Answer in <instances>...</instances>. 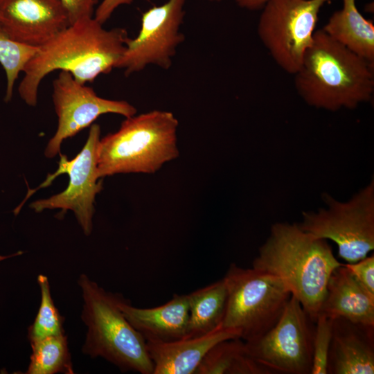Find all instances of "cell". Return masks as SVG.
I'll use <instances>...</instances> for the list:
<instances>
[{
    "instance_id": "1",
    "label": "cell",
    "mask_w": 374,
    "mask_h": 374,
    "mask_svg": "<svg viewBox=\"0 0 374 374\" xmlns=\"http://www.w3.org/2000/svg\"><path fill=\"white\" fill-rule=\"evenodd\" d=\"M128 38L126 29H105L93 17L70 24L39 47L26 64L18 87L21 98L35 107L40 83L57 70L70 73L82 84L109 73L116 68Z\"/></svg>"
},
{
    "instance_id": "2",
    "label": "cell",
    "mask_w": 374,
    "mask_h": 374,
    "mask_svg": "<svg viewBox=\"0 0 374 374\" xmlns=\"http://www.w3.org/2000/svg\"><path fill=\"white\" fill-rule=\"evenodd\" d=\"M341 264L326 240L299 224L278 222L271 226L252 267L280 278L315 322L329 278Z\"/></svg>"
},
{
    "instance_id": "3",
    "label": "cell",
    "mask_w": 374,
    "mask_h": 374,
    "mask_svg": "<svg viewBox=\"0 0 374 374\" xmlns=\"http://www.w3.org/2000/svg\"><path fill=\"white\" fill-rule=\"evenodd\" d=\"M294 87L306 104L318 109H353L370 101L374 92V64L339 44L323 29L294 74Z\"/></svg>"
},
{
    "instance_id": "4",
    "label": "cell",
    "mask_w": 374,
    "mask_h": 374,
    "mask_svg": "<svg viewBox=\"0 0 374 374\" xmlns=\"http://www.w3.org/2000/svg\"><path fill=\"white\" fill-rule=\"evenodd\" d=\"M179 122L170 112L153 110L125 118L119 129L100 139L98 176L153 174L179 155Z\"/></svg>"
},
{
    "instance_id": "5",
    "label": "cell",
    "mask_w": 374,
    "mask_h": 374,
    "mask_svg": "<svg viewBox=\"0 0 374 374\" xmlns=\"http://www.w3.org/2000/svg\"><path fill=\"white\" fill-rule=\"evenodd\" d=\"M78 284L84 302L81 318L87 327L83 353L103 357L121 371L153 374L146 341L121 310V296L105 291L85 274L80 275Z\"/></svg>"
},
{
    "instance_id": "6",
    "label": "cell",
    "mask_w": 374,
    "mask_h": 374,
    "mask_svg": "<svg viewBox=\"0 0 374 374\" xmlns=\"http://www.w3.org/2000/svg\"><path fill=\"white\" fill-rule=\"evenodd\" d=\"M224 280L228 297L222 326L239 331L240 339H257L277 323L292 294L278 277L231 264Z\"/></svg>"
},
{
    "instance_id": "7",
    "label": "cell",
    "mask_w": 374,
    "mask_h": 374,
    "mask_svg": "<svg viewBox=\"0 0 374 374\" xmlns=\"http://www.w3.org/2000/svg\"><path fill=\"white\" fill-rule=\"evenodd\" d=\"M326 208L304 211L299 226L313 235L334 242L339 256L355 262L374 249V181L346 202L322 195Z\"/></svg>"
},
{
    "instance_id": "8",
    "label": "cell",
    "mask_w": 374,
    "mask_h": 374,
    "mask_svg": "<svg viewBox=\"0 0 374 374\" xmlns=\"http://www.w3.org/2000/svg\"><path fill=\"white\" fill-rule=\"evenodd\" d=\"M332 0H268L257 32L274 62L294 74L313 39L319 13Z\"/></svg>"
},
{
    "instance_id": "9",
    "label": "cell",
    "mask_w": 374,
    "mask_h": 374,
    "mask_svg": "<svg viewBox=\"0 0 374 374\" xmlns=\"http://www.w3.org/2000/svg\"><path fill=\"white\" fill-rule=\"evenodd\" d=\"M315 322L292 295L268 332L244 341L249 354L271 373L311 374Z\"/></svg>"
},
{
    "instance_id": "10",
    "label": "cell",
    "mask_w": 374,
    "mask_h": 374,
    "mask_svg": "<svg viewBox=\"0 0 374 374\" xmlns=\"http://www.w3.org/2000/svg\"><path fill=\"white\" fill-rule=\"evenodd\" d=\"M100 127L91 125L87 139L81 151L71 160L60 153L58 169L39 187H46L57 176L66 173L69 184L66 189L48 198L32 202L30 207L35 212L48 209H61L59 215L72 211L85 235L91 234L96 196L103 189V181L98 176V146Z\"/></svg>"
},
{
    "instance_id": "11",
    "label": "cell",
    "mask_w": 374,
    "mask_h": 374,
    "mask_svg": "<svg viewBox=\"0 0 374 374\" xmlns=\"http://www.w3.org/2000/svg\"><path fill=\"white\" fill-rule=\"evenodd\" d=\"M186 0H168L142 13L138 35L128 38L125 51L116 68L126 75L156 65L168 69L172 64L177 48L184 39L180 28L185 15Z\"/></svg>"
},
{
    "instance_id": "12",
    "label": "cell",
    "mask_w": 374,
    "mask_h": 374,
    "mask_svg": "<svg viewBox=\"0 0 374 374\" xmlns=\"http://www.w3.org/2000/svg\"><path fill=\"white\" fill-rule=\"evenodd\" d=\"M52 99L57 127L45 149L48 158L60 154L65 139L91 125L100 116L116 114L128 118L136 114V107L128 102L102 98L93 88L79 82L64 71H60L53 82Z\"/></svg>"
},
{
    "instance_id": "13",
    "label": "cell",
    "mask_w": 374,
    "mask_h": 374,
    "mask_svg": "<svg viewBox=\"0 0 374 374\" xmlns=\"http://www.w3.org/2000/svg\"><path fill=\"white\" fill-rule=\"evenodd\" d=\"M0 24L14 40L37 48L70 25L60 0H0Z\"/></svg>"
},
{
    "instance_id": "14",
    "label": "cell",
    "mask_w": 374,
    "mask_h": 374,
    "mask_svg": "<svg viewBox=\"0 0 374 374\" xmlns=\"http://www.w3.org/2000/svg\"><path fill=\"white\" fill-rule=\"evenodd\" d=\"M374 373V326L332 319L327 374Z\"/></svg>"
},
{
    "instance_id": "15",
    "label": "cell",
    "mask_w": 374,
    "mask_h": 374,
    "mask_svg": "<svg viewBox=\"0 0 374 374\" xmlns=\"http://www.w3.org/2000/svg\"><path fill=\"white\" fill-rule=\"evenodd\" d=\"M240 338L238 330L224 328L197 337L171 342L146 341L153 374H195L204 356L217 343Z\"/></svg>"
},
{
    "instance_id": "16",
    "label": "cell",
    "mask_w": 374,
    "mask_h": 374,
    "mask_svg": "<svg viewBox=\"0 0 374 374\" xmlns=\"http://www.w3.org/2000/svg\"><path fill=\"white\" fill-rule=\"evenodd\" d=\"M123 314L146 341L171 342L186 338L189 319L188 294H174L171 300L152 308L131 305L121 298Z\"/></svg>"
},
{
    "instance_id": "17",
    "label": "cell",
    "mask_w": 374,
    "mask_h": 374,
    "mask_svg": "<svg viewBox=\"0 0 374 374\" xmlns=\"http://www.w3.org/2000/svg\"><path fill=\"white\" fill-rule=\"evenodd\" d=\"M319 314L374 326V296L341 264L329 278Z\"/></svg>"
},
{
    "instance_id": "18",
    "label": "cell",
    "mask_w": 374,
    "mask_h": 374,
    "mask_svg": "<svg viewBox=\"0 0 374 374\" xmlns=\"http://www.w3.org/2000/svg\"><path fill=\"white\" fill-rule=\"evenodd\" d=\"M333 39L374 64V26L358 11L355 0H343L322 28Z\"/></svg>"
},
{
    "instance_id": "19",
    "label": "cell",
    "mask_w": 374,
    "mask_h": 374,
    "mask_svg": "<svg viewBox=\"0 0 374 374\" xmlns=\"http://www.w3.org/2000/svg\"><path fill=\"white\" fill-rule=\"evenodd\" d=\"M227 297L224 278L188 294L186 338L202 336L222 326Z\"/></svg>"
},
{
    "instance_id": "20",
    "label": "cell",
    "mask_w": 374,
    "mask_h": 374,
    "mask_svg": "<svg viewBox=\"0 0 374 374\" xmlns=\"http://www.w3.org/2000/svg\"><path fill=\"white\" fill-rule=\"evenodd\" d=\"M195 374H271L249 354L240 338L223 340L213 346Z\"/></svg>"
},
{
    "instance_id": "21",
    "label": "cell",
    "mask_w": 374,
    "mask_h": 374,
    "mask_svg": "<svg viewBox=\"0 0 374 374\" xmlns=\"http://www.w3.org/2000/svg\"><path fill=\"white\" fill-rule=\"evenodd\" d=\"M28 374L74 373L67 337L64 334L30 342Z\"/></svg>"
},
{
    "instance_id": "22",
    "label": "cell",
    "mask_w": 374,
    "mask_h": 374,
    "mask_svg": "<svg viewBox=\"0 0 374 374\" xmlns=\"http://www.w3.org/2000/svg\"><path fill=\"white\" fill-rule=\"evenodd\" d=\"M38 48L12 39L0 24V64L6 77L5 101L10 100L15 82Z\"/></svg>"
},
{
    "instance_id": "23",
    "label": "cell",
    "mask_w": 374,
    "mask_h": 374,
    "mask_svg": "<svg viewBox=\"0 0 374 374\" xmlns=\"http://www.w3.org/2000/svg\"><path fill=\"white\" fill-rule=\"evenodd\" d=\"M37 283L41 291V301L35 319L28 328V337L30 342L64 334V319L54 304L47 276L39 274L37 276Z\"/></svg>"
},
{
    "instance_id": "24",
    "label": "cell",
    "mask_w": 374,
    "mask_h": 374,
    "mask_svg": "<svg viewBox=\"0 0 374 374\" xmlns=\"http://www.w3.org/2000/svg\"><path fill=\"white\" fill-rule=\"evenodd\" d=\"M332 319L319 314L315 320L311 374H327Z\"/></svg>"
},
{
    "instance_id": "25",
    "label": "cell",
    "mask_w": 374,
    "mask_h": 374,
    "mask_svg": "<svg viewBox=\"0 0 374 374\" xmlns=\"http://www.w3.org/2000/svg\"><path fill=\"white\" fill-rule=\"evenodd\" d=\"M344 265L366 290L374 296V255Z\"/></svg>"
},
{
    "instance_id": "26",
    "label": "cell",
    "mask_w": 374,
    "mask_h": 374,
    "mask_svg": "<svg viewBox=\"0 0 374 374\" xmlns=\"http://www.w3.org/2000/svg\"><path fill=\"white\" fill-rule=\"evenodd\" d=\"M66 11L69 23L93 17V10L98 0H60Z\"/></svg>"
},
{
    "instance_id": "27",
    "label": "cell",
    "mask_w": 374,
    "mask_h": 374,
    "mask_svg": "<svg viewBox=\"0 0 374 374\" xmlns=\"http://www.w3.org/2000/svg\"><path fill=\"white\" fill-rule=\"evenodd\" d=\"M132 2L133 0H103L97 7L93 17L103 24L117 8L123 5H130Z\"/></svg>"
},
{
    "instance_id": "28",
    "label": "cell",
    "mask_w": 374,
    "mask_h": 374,
    "mask_svg": "<svg viewBox=\"0 0 374 374\" xmlns=\"http://www.w3.org/2000/svg\"><path fill=\"white\" fill-rule=\"evenodd\" d=\"M268 0H236L237 4L242 8L257 10L263 7Z\"/></svg>"
},
{
    "instance_id": "29",
    "label": "cell",
    "mask_w": 374,
    "mask_h": 374,
    "mask_svg": "<svg viewBox=\"0 0 374 374\" xmlns=\"http://www.w3.org/2000/svg\"><path fill=\"white\" fill-rule=\"evenodd\" d=\"M210 1H221V0H210Z\"/></svg>"
}]
</instances>
